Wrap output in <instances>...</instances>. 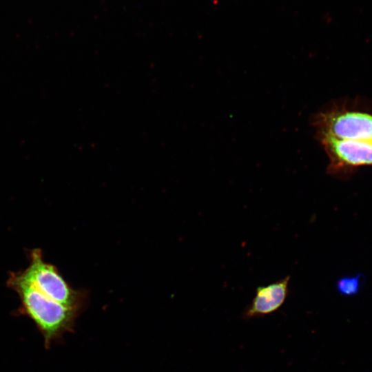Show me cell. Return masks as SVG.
Here are the masks:
<instances>
[{"label": "cell", "mask_w": 372, "mask_h": 372, "mask_svg": "<svg viewBox=\"0 0 372 372\" xmlns=\"http://www.w3.org/2000/svg\"><path fill=\"white\" fill-rule=\"evenodd\" d=\"M17 273L52 300L66 307L79 308L82 295L70 287L55 266L44 260L41 249L31 250L28 267Z\"/></svg>", "instance_id": "2"}, {"label": "cell", "mask_w": 372, "mask_h": 372, "mask_svg": "<svg viewBox=\"0 0 372 372\" xmlns=\"http://www.w3.org/2000/svg\"><path fill=\"white\" fill-rule=\"evenodd\" d=\"M318 137L329 158L327 170L331 174H346L359 167L372 166V142Z\"/></svg>", "instance_id": "4"}, {"label": "cell", "mask_w": 372, "mask_h": 372, "mask_svg": "<svg viewBox=\"0 0 372 372\" xmlns=\"http://www.w3.org/2000/svg\"><path fill=\"white\" fill-rule=\"evenodd\" d=\"M318 135L338 139L372 142V112L335 107L314 118Z\"/></svg>", "instance_id": "3"}, {"label": "cell", "mask_w": 372, "mask_h": 372, "mask_svg": "<svg viewBox=\"0 0 372 372\" xmlns=\"http://www.w3.org/2000/svg\"><path fill=\"white\" fill-rule=\"evenodd\" d=\"M6 284L19 298V311L33 321L46 347L71 329L79 309L64 306L47 297L21 279L17 272L9 273Z\"/></svg>", "instance_id": "1"}, {"label": "cell", "mask_w": 372, "mask_h": 372, "mask_svg": "<svg viewBox=\"0 0 372 372\" xmlns=\"http://www.w3.org/2000/svg\"><path fill=\"white\" fill-rule=\"evenodd\" d=\"M290 276L265 286L258 287L251 304L246 311L247 317L271 313L285 302L288 294Z\"/></svg>", "instance_id": "5"}, {"label": "cell", "mask_w": 372, "mask_h": 372, "mask_svg": "<svg viewBox=\"0 0 372 372\" xmlns=\"http://www.w3.org/2000/svg\"><path fill=\"white\" fill-rule=\"evenodd\" d=\"M362 279L363 276L362 274L342 277L337 281L336 289L343 296L356 295L360 289Z\"/></svg>", "instance_id": "6"}]
</instances>
